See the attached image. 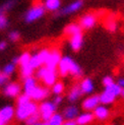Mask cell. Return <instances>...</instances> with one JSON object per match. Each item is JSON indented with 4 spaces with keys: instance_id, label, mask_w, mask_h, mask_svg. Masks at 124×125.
<instances>
[{
    "instance_id": "e0dca14e",
    "label": "cell",
    "mask_w": 124,
    "mask_h": 125,
    "mask_svg": "<svg viewBox=\"0 0 124 125\" xmlns=\"http://www.w3.org/2000/svg\"><path fill=\"white\" fill-rule=\"evenodd\" d=\"M69 45L70 48L73 50L74 52H77L82 49L83 45V33L74 35L69 38Z\"/></svg>"
},
{
    "instance_id": "60d3db41",
    "label": "cell",
    "mask_w": 124,
    "mask_h": 125,
    "mask_svg": "<svg viewBox=\"0 0 124 125\" xmlns=\"http://www.w3.org/2000/svg\"><path fill=\"white\" fill-rule=\"evenodd\" d=\"M117 83H118L122 89H124V77H120L118 80H117Z\"/></svg>"
},
{
    "instance_id": "bcb514c9",
    "label": "cell",
    "mask_w": 124,
    "mask_h": 125,
    "mask_svg": "<svg viewBox=\"0 0 124 125\" xmlns=\"http://www.w3.org/2000/svg\"><path fill=\"white\" fill-rule=\"evenodd\" d=\"M1 73H2V72H1V70H0V74H1Z\"/></svg>"
},
{
    "instance_id": "b9f144b4",
    "label": "cell",
    "mask_w": 124,
    "mask_h": 125,
    "mask_svg": "<svg viewBox=\"0 0 124 125\" xmlns=\"http://www.w3.org/2000/svg\"><path fill=\"white\" fill-rule=\"evenodd\" d=\"M0 125H6V123L4 122V120L1 118V116H0Z\"/></svg>"
},
{
    "instance_id": "d6a6232c",
    "label": "cell",
    "mask_w": 124,
    "mask_h": 125,
    "mask_svg": "<svg viewBox=\"0 0 124 125\" xmlns=\"http://www.w3.org/2000/svg\"><path fill=\"white\" fill-rule=\"evenodd\" d=\"M30 101H32V99H31L27 94H21L20 96L17 97V99H16V104L17 105H23V104H26V103H28V102H30Z\"/></svg>"
},
{
    "instance_id": "8fae6325",
    "label": "cell",
    "mask_w": 124,
    "mask_h": 125,
    "mask_svg": "<svg viewBox=\"0 0 124 125\" xmlns=\"http://www.w3.org/2000/svg\"><path fill=\"white\" fill-rule=\"evenodd\" d=\"M83 6V0H74L71 3L67 4L65 7L61 8L58 12V15H68L75 13L78 10H80Z\"/></svg>"
},
{
    "instance_id": "d4e9b609",
    "label": "cell",
    "mask_w": 124,
    "mask_h": 125,
    "mask_svg": "<svg viewBox=\"0 0 124 125\" xmlns=\"http://www.w3.org/2000/svg\"><path fill=\"white\" fill-rule=\"evenodd\" d=\"M16 3H17L16 0H7V1L3 2L1 5H0V13L6 14V12L11 10L16 5Z\"/></svg>"
},
{
    "instance_id": "6da1fadb",
    "label": "cell",
    "mask_w": 124,
    "mask_h": 125,
    "mask_svg": "<svg viewBox=\"0 0 124 125\" xmlns=\"http://www.w3.org/2000/svg\"><path fill=\"white\" fill-rule=\"evenodd\" d=\"M57 71L58 74L62 77H65L69 74L75 78H79L83 75L82 67L69 56H62V59L57 67Z\"/></svg>"
},
{
    "instance_id": "3957f363",
    "label": "cell",
    "mask_w": 124,
    "mask_h": 125,
    "mask_svg": "<svg viewBox=\"0 0 124 125\" xmlns=\"http://www.w3.org/2000/svg\"><path fill=\"white\" fill-rule=\"evenodd\" d=\"M39 112V105L35 101H30L23 105H17L15 109V118L20 121H26L30 116Z\"/></svg>"
},
{
    "instance_id": "cb8c5ba5",
    "label": "cell",
    "mask_w": 124,
    "mask_h": 125,
    "mask_svg": "<svg viewBox=\"0 0 124 125\" xmlns=\"http://www.w3.org/2000/svg\"><path fill=\"white\" fill-rule=\"evenodd\" d=\"M20 72H21V76L23 79V78H27V77H30V76H33L35 69L32 67V65L29 63L27 65L20 66Z\"/></svg>"
},
{
    "instance_id": "44dd1931",
    "label": "cell",
    "mask_w": 124,
    "mask_h": 125,
    "mask_svg": "<svg viewBox=\"0 0 124 125\" xmlns=\"http://www.w3.org/2000/svg\"><path fill=\"white\" fill-rule=\"evenodd\" d=\"M62 114H63L65 120H75L76 117L79 115V111L76 106L70 105L63 110V113Z\"/></svg>"
},
{
    "instance_id": "ffe728a7",
    "label": "cell",
    "mask_w": 124,
    "mask_h": 125,
    "mask_svg": "<svg viewBox=\"0 0 124 125\" xmlns=\"http://www.w3.org/2000/svg\"><path fill=\"white\" fill-rule=\"evenodd\" d=\"M83 95L82 90H80V86L79 84H74L73 86H71V89L69 90L67 94V99L68 101L71 102V103H74L76 102L77 100H79V98Z\"/></svg>"
},
{
    "instance_id": "d590c367",
    "label": "cell",
    "mask_w": 124,
    "mask_h": 125,
    "mask_svg": "<svg viewBox=\"0 0 124 125\" xmlns=\"http://www.w3.org/2000/svg\"><path fill=\"white\" fill-rule=\"evenodd\" d=\"M8 38L11 42H17L21 39V34L17 32V31H11L8 34Z\"/></svg>"
},
{
    "instance_id": "74e56055",
    "label": "cell",
    "mask_w": 124,
    "mask_h": 125,
    "mask_svg": "<svg viewBox=\"0 0 124 125\" xmlns=\"http://www.w3.org/2000/svg\"><path fill=\"white\" fill-rule=\"evenodd\" d=\"M62 101H63V97H62L61 95H59V96H56V97H55V99H54V101H53V102L58 106V105H60V104L62 103Z\"/></svg>"
},
{
    "instance_id": "1f68e13d",
    "label": "cell",
    "mask_w": 124,
    "mask_h": 125,
    "mask_svg": "<svg viewBox=\"0 0 124 125\" xmlns=\"http://www.w3.org/2000/svg\"><path fill=\"white\" fill-rule=\"evenodd\" d=\"M40 120H41V116H40V113L38 112V113H36V114H34L32 116H30L24 122H26L27 125H34L36 123L40 122Z\"/></svg>"
},
{
    "instance_id": "f35d334b",
    "label": "cell",
    "mask_w": 124,
    "mask_h": 125,
    "mask_svg": "<svg viewBox=\"0 0 124 125\" xmlns=\"http://www.w3.org/2000/svg\"><path fill=\"white\" fill-rule=\"evenodd\" d=\"M62 125H77L75 120H65Z\"/></svg>"
},
{
    "instance_id": "e575fe53",
    "label": "cell",
    "mask_w": 124,
    "mask_h": 125,
    "mask_svg": "<svg viewBox=\"0 0 124 125\" xmlns=\"http://www.w3.org/2000/svg\"><path fill=\"white\" fill-rule=\"evenodd\" d=\"M102 83L104 85V87H106V86H109L111 84H113L115 83V80L113 78V76H111V75H106V76H104L103 79H102Z\"/></svg>"
},
{
    "instance_id": "f546056e",
    "label": "cell",
    "mask_w": 124,
    "mask_h": 125,
    "mask_svg": "<svg viewBox=\"0 0 124 125\" xmlns=\"http://www.w3.org/2000/svg\"><path fill=\"white\" fill-rule=\"evenodd\" d=\"M30 64L32 65V67L34 68V69H38V68H40L41 66H44L42 64V62L39 58V55L38 53H35L32 55V57H31V61H30Z\"/></svg>"
},
{
    "instance_id": "ba28073f",
    "label": "cell",
    "mask_w": 124,
    "mask_h": 125,
    "mask_svg": "<svg viewBox=\"0 0 124 125\" xmlns=\"http://www.w3.org/2000/svg\"><path fill=\"white\" fill-rule=\"evenodd\" d=\"M97 22H98V16L97 14L93 13V12H88V13L83 14V16H80L78 21L79 26L82 27L83 30H91L95 28Z\"/></svg>"
},
{
    "instance_id": "603a6c76",
    "label": "cell",
    "mask_w": 124,
    "mask_h": 125,
    "mask_svg": "<svg viewBox=\"0 0 124 125\" xmlns=\"http://www.w3.org/2000/svg\"><path fill=\"white\" fill-rule=\"evenodd\" d=\"M44 6L48 11L57 12L61 9V0H45Z\"/></svg>"
},
{
    "instance_id": "8d00e7d4",
    "label": "cell",
    "mask_w": 124,
    "mask_h": 125,
    "mask_svg": "<svg viewBox=\"0 0 124 125\" xmlns=\"http://www.w3.org/2000/svg\"><path fill=\"white\" fill-rule=\"evenodd\" d=\"M8 80H9V76L5 75L3 73L0 74V87L4 86L6 83H8Z\"/></svg>"
},
{
    "instance_id": "7a4b0ae2",
    "label": "cell",
    "mask_w": 124,
    "mask_h": 125,
    "mask_svg": "<svg viewBox=\"0 0 124 125\" xmlns=\"http://www.w3.org/2000/svg\"><path fill=\"white\" fill-rule=\"evenodd\" d=\"M121 92H122V87L117 83H113L109 86H106L105 90L100 94V102L102 105H111L113 104L116 99L119 96H121Z\"/></svg>"
},
{
    "instance_id": "ac0fdd59",
    "label": "cell",
    "mask_w": 124,
    "mask_h": 125,
    "mask_svg": "<svg viewBox=\"0 0 124 125\" xmlns=\"http://www.w3.org/2000/svg\"><path fill=\"white\" fill-rule=\"evenodd\" d=\"M63 33H64L65 36L68 37V38H70V37H72L74 35L83 33V29L79 26L78 22H70L64 28Z\"/></svg>"
},
{
    "instance_id": "4fadbf2b",
    "label": "cell",
    "mask_w": 124,
    "mask_h": 125,
    "mask_svg": "<svg viewBox=\"0 0 124 125\" xmlns=\"http://www.w3.org/2000/svg\"><path fill=\"white\" fill-rule=\"evenodd\" d=\"M93 113L95 115V118L99 121H105L107 120L111 115V112L109 110V108L106 105H102L100 104L98 107L93 111Z\"/></svg>"
},
{
    "instance_id": "9c48e42d",
    "label": "cell",
    "mask_w": 124,
    "mask_h": 125,
    "mask_svg": "<svg viewBox=\"0 0 124 125\" xmlns=\"http://www.w3.org/2000/svg\"><path fill=\"white\" fill-rule=\"evenodd\" d=\"M49 95H50V90H49L48 86H43L38 84L31 92L29 97L35 102H41V101H44L46 98H48Z\"/></svg>"
},
{
    "instance_id": "5bb4252c",
    "label": "cell",
    "mask_w": 124,
    "mask_h": 125,
    "mask_svg": "<svg viewBox=\"0 0 124 125\" xmlns=\"http://www.w3.org/2000/svg\"><path fill=\"white\" fill-rule=\"evenodd\" d=\"M0 116L6 124H8L15 117V109L13 108V106L6 105L0 109Z\"/></svg>"
},
{
    "instance_id": "30bf717a",
    "label": "cell",
    "mask_w": 124,
    "mask_h": 125,
    "mask_svg": "<svg viewBox=\"0 0 124 125\" xmlns=\"http://www.w3.org/2000/svg\"><path fill=\"white\" fill-rule=\"evenodd\" d=\"M21 85L15 82L6 83L2 89V94L7 98H17L21 95Z\"/></svg>"
},
{
    "instance_id": "2e32d148",
    "label": "cell",
    "mask_w": 124,
    "mask_h": 125,
    "mask_svg": "<svg viewBox=\"0 0 124 125\" xmlns=\"http://www.w3.org/2000/svg\"><path fill=\"white\" fill-rule=\"evenodd\" d=\"M79 86L83 95H91V94L94 93L95 90V83L93 82V79L90 77L83 78L82 82L79 83Z\"/></svg>"
},
{
    "instance_id": "4316f807",
    "label": "cell",
    "mask_w": 124,
    "mask_h": 125,
    "mask_svg": "<svg viewBox=\"0 0 124 125\" xmlns=\"http://www.w3.org/2000/svg\"><path fill=\"white\" fill-rule=\"evenodd\" d=\"M52 93L54 94L55 96H59V95H62L63 94V92H64V90H65V85H64V83H62V82H56L52 86Z\"/></svg>"
},
{
    "instance_id": "5b68a950",
    "label": "cell",
    "mask_w": 124,
    "mask_h": 125,
    "mask_svg": "<svg viewBox=\"0 0 124 125\" xmlns=\"http://www.w3.org/2000/svg\"><path fill=\"white\" fill-rule=\"evenodd\" d=\"M45 12H46V8L44 4H41V3L34 4L26 12V14H24V21L27 22H34L44 16Z\"/></svg>"
},
{
    "instance_id": "484cf974",
    "label": "cell",
    "mask_w": 124,
    "mask_h": 125,
    "mask_svg": "<svg viewBox=\"0 0 124 125\" xmlns=\"http://www.w3.org/2000/svg\"><path fill=\"white\" fill-rule=\"evenodd\" d=\"M64 121H65V118H64L63 114H60L56 112V113L48 120V123H49V125H62Z\"/></svg>"
},
{
    "instance_id": "9a60e30c",
    "label": "cell",
    "mask_w": 124,
    "mask_h": 125,
    "mask_svg": "<svg viewBox=\"0 0 124 125\" xmlns=\"http://www.w3.org/2000/svg\"><path fill=\"white\" fill-rule=\"evenodd\" d=\"M96 119L95 115L91 111H84L83 113H79V115L76 117V123L77 125H89Z\"/></svg>"
},
{
    "instance_id": "7c38bea8",
    "label": "cell",
    "mask_w": 124,
    "mask_h": 125,
    "mask_svg": "<svg viewBox=\"0 0 124 125\" xmlns=\"http://www.w3.org/2000/svg\"><path fill=\"white\" fill-rule=\"evenodd\" d=\"M100 104H101V102H100V96H99V95H89L83 101L82 107H83V109L84 111H91V112H93Z\"/></svg>"
},
{
    "instance_id": "ab89813d",
    "label": "cell",
    "mask_w": 124,
    "mask_h": 125,
    "mask_svg": "<svg viewBox=\"0 0 124 125\" xmlns=\"http://www.w3.org/2000/svg\"><path fill=\"white\" fill-rule=\"evenodd\" d=\"M6 48H7V42H5V41L0 42V50L3 51V50H5Z\"/></svg>"
},
{
    "instance_id": "d6986e66",
    "label": "cell",
    "mask_w": 124,
    "mask_h": 125,
    "mask_svg": "<svg viewBox=\"0 0 124 125\" xmlns=\"http://www.w3.org/2000/svg\"><path fill=\"white\" fill-rule=\"evenodd\" d=\"M38 85L37 83V78L34 76H30L27 78H23V83H22V89H23V93L27 94L29 96L31 92H32L35 87Z\"/></svg>"
},
{
    "instance_id": "7bdbcfd3",
    "label": "cell",
    "mask_w": 124,
    "mask_h": 125,
    "mask_svg": "<svg viewBox=\"0 0 124 125\" xmlns=\"http://www.w3.org/2000/svg\"><path fill=\"white\" fill-rule=\"evenodd\" d=\"M34 125H44V122H43V121L41 122V121H40V122H38V123H36V124H34Z\"/></svg>"
},
{
    "instance_id": "8992f818",
    "label": "cell",
    "mask_w": 124,
    "mask_h": 125,
    "mask_svg": "<svg viewBox=\"0 0 124 125\" xmlns=\"http://www.w3.org/2000/svg\"><path fill=\"white\" fill-rule=\"evenodd\" d=\"M57 105L51 101H44L39 105V113L43 121H48L56 113Z\"/></svg>"
},
{
    "instance_id": "52a82bcc",
    "label": "cell",
    "mask_w": 124,
    "mask_h": 125,
    "mask_svg": "<svg viewBox=\"0 0 124 125\" xmlns=\"http://www.w3.org/2000/svg\"><path fill=\"white\" fill-rule=\"evenodd\" d=\"M61 59H62V55L61 52L59 51V49L52 48L50 49V56H49V59L46 62L45 66L50 70H57V67Z\"/></svg>"
},
{
    "instance_id": "4dcf8cb0",
    "label": "cell",
    "mask_w": 124,
    "mask_h": 125,
    "mask_svg": "<svg viewBox=\"0 0 124 125\" xmlns=\"http://www.w3.org/2000/svg\"><path fill=\"white\" fill-rule=\"evenodd\" d=\"M15 69H16V64H14L13 62H11V63L6 64V65L3 67L2 73L5 74V75H7V76H10L11 74L15 71Z\"/></svg>"
},
{
    "instance_id": "ee69618b",
    "label": "cell",
    "mask_w": 124,
    "mask_h": 125,
    "mask_svg": "<svg viewBox=\"0 0 124 125\" xmlns=\"http://www.w3.org/2000/svg\"><path fill=\"white\" fill-rule=\"evenodd\" d=\"M121 97L124 99V89H122V92H121Z\"/></svg>"
},
{
    "instance_id": "83f0119b",
    "label": "cell",
    "mask_w": 124,
    "mask_h": 125,
    "mask_svg": "<svg viewBox=\"0 0 124 125\" xmlns=\"http://www.w3.org/2000/svg\"><path fill=\"white\" fill-rule=\"evenodd\" d=\"M39 55V58L42 62V64L43 65H45L46 64V62L48 61L49 59V56H50V49H48V48H43L41 49L39 52H37Z\"/></svg>"
},
{
    "instance_id": "7402d4cb",
    "label": "cell",
    "mask_w": 124,
    "mask_h": 125,
    "mask_svg": "<svg viewBox=\"0 0 124 125\" xmlns=\"http://www.w3.org/2000/svg\"><path fill=\"white\" fill-rule=\"evenodd\" d=\"M105 28L109 31L110 33H114L118 29V22L114 15H108L107 18L105 20Z\"/></svg>"
},
{
    "instance_id": "f1b7e54d",
    "label": "cell",
    "mask_w": 124,
    "mask_h": 125,
    "mask_svg": "<svg viewBox=\"0 0 124 125\" xmlns=\"http://www.w3.org/2000/svg\"><path fill=\"white\" fill-rule=\"evenodd\" d=\"M20 60H18V65L20 66H23V65H27L30 63L31 61V57H32V54L30 52H23L21 53L20 56Z\"/></svg>"
},
{
    "instance_id": "277c9868",
    "label": "cell",
    "mask_w": 124,
    "mask_h": 125,
    "mask_svg": "<svg viewBox=\"0 0 124 125\" xmlns=\"http://www.w3.org/2000/svg\"><path fill=\"white\" fill-rule=\"evenodd\" d=\"M58 71L57 70H50L44 65L37 69L36 78L43 82L45 86H52L56 82H58Z\"/></svg>"
},
{
    "instance_id": "836d02e7",
    "label": "cell",
    "mask_w": 124,
    "mask_h": 125,
    "mask_svg": "<svg viewBox=\"0 0 124 125\" xmlns=\"http://www.w3.org/2000/svg\"><path fill=\"white\" fill-rule=\"evenodd\" d=\"M8 24H9V21L7 16H6V14L0 13V31L5 30L8 27Z\"/></svg>"
},
{
    "instance_id": "f6af8a7d",
    "label": "cell",
    "mask_w": 124,
    "mask_h": 125,
    "mask_svg": "<svg viewBox=\"0 0 124 125\" xmlns=\"http://www.w3.org/2000/svg\"><path fill=\"white\" fill-rule=\"evenodd\" d=\"M108 125H117V124H114V123H111V124H108Z\"/></svg>"
}]
</instances>
